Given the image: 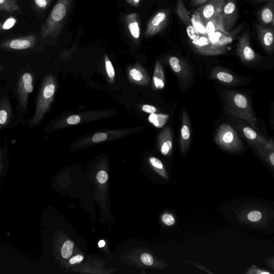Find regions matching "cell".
I'll list each match as a JSON object with an SVG mask.
<instances>
[{
  "label": "cell",
  "mask_w": 274,
  "mask_h": 274,
  "mask_svg": "<svg viewBox=\"0 0 274 274\" xmlns=\"http://www.w3.org/2000/svg\"><path fill=\"white\" fill-rule=\"evenodd\" d=\"M222 96L228 111L258 129L257 120L246 96L231 90L223 91Z\"/></svg>",
  "instance_id": "cell-1"
},
{
  "label": "cell",
  "mask_w": 274,
  "mask_h": 274,
  "mask_svg": "<svg viewBox=\"0 0 274 274\" xmlns=\"http://www.w3.org/2000/svg\"><path fill=\"white\" fill-rule=\"evenodd\" d=\"M8 113L5 110L0 111V124H4L7 120Z\"/></svg>",
  "instance_id": "cell-40"
},
{
  "label": "cell",
  "mask_w": 274,
  "mask_h": 274,
  "mask_svg": "<svg viewBox=\"0 0 274 274\" xmlns=\"http://www.w3.org/2000/svg\"><path fill=\"white\" fill-rule=\"evenodd\" d=\"M187 28L188 35L192 40H197L201 36L199 32L192 26Z\"/></svg>",
  "instance_id": "cell-29"
},
{
  "label": "cell",
  "mask_w": 274,
  "mask_h": 274,
  "mask_svg": "<svg viewBox=\"0 0 274 274\" xmlns=\"http://www.w3.org/2000/svg\"><path fill=\"white\" fill-rule=\"evenodd\" d=\"M169 63L181 82L185 85L189 84L192 77V72L188 63L184 59L177 58L176 56L170 57Z\"/></svg>",
  "instance_id": "cell-5"
},
{
  "label": "cell",
  "mask_w": 274,
  "mask_h": 274,
  "mask_svg": "<svg viewBox=\"0 0 274 274\" xmlns=\"http://www.w3.org/2000/svg\"><path fill=\"white\" fill-rule=\"evenodd\" d=\"M176 13L178 18L186 25L187 27L192 26L189 13L182 0H178Z\"/></svg>",
  "instance_id": "cell-20"
},
{
  "label": "cell",
  "mask_w": 274,
  "mask_h": 274,
  "mask_svg": "<svg viewBox=\"0 0 274 274\" xmlns=\"http://www.w3.org/2000/svg\"><path fill=\"white\" fill-rule=\"evenodd\" d=\"M141 261L146 266H152L153 264V259L151 255L144 254L141 256Z\"/></svg>",
  "instance_id": "cell-33"
},
{
  "label": "cell",
  "mask_w": 274,
  "mask_h": 274,
  "mask_svg": "<svg viewBox=\"0 0 274 274\" xmlns=\"http://www.w3.org/2000/svg\"><path fill=\"white\" fill-rule=\"evenodd\" d=\"M84 259V257L81 255H77L73 257L70 261V264L74 265L79 263Z\"/></svg>",
  "instance_id": "cell-39"
},
{
  "label": "cell",
  "mask_w": 274,
  "mask_h": 274,
  "mask_svg": "<svg viewBox=\"0 0 274 274\" xmlns=\"http://www.w3.org/2000/svg\"><path fill=\"white\" fill-rule=\"evenodd\" d=\"M107 133L104 132H98L93 137V142L95 143L104 142L107 140Z\"/></svg>",
  "instance_id": "cell-31"
},
{
  "label": "cell",
  "mask_w": 274,
  "mask_h": 274,
  "mask_svg": "<svg viewBox=\"0 0 274 274\" xmlns=\"http://www.w3.org/2000/svg\"><path fill=\"white\" fill-rule=\"evenodd\" d=\"M273 0L262 8L259 11V17L261 24L266 26H271L273 28L274 26L273 16Z\"/></svg>",
  "instance_id": "cell-16"
},
{
  "label": "cell",
  "mask_w": 274,
  "mask_h": 274,
  "mask_svg": "<svg viewBox=\"0 0 274 274\" xmlns=\"http://www.w3.org/2000/svg\"><path fill=\"white\" fill-rule=\"evenodd\" d=\"M105 61L106 70L109 79V81L110 83H114V81H115L116 77L115 70H114V68L111 62L106 55H105Z\"/></svg>",
  "instance_id": "cell-24"
},
{
  "label": "cell",
  "mask_w": 274,
  "mask_h": 274,
  "mask_svg": "<svg viewBox=\"0 0 274 274\" xmlns=\"http://www.w3.org/2000/svg\"><path fill=\"white\" fill-rule=\"evenodd\" d=\"M254 1L257 2H263L266 1H273V0H254Z\"/></svg>",
  "instance_id": "cell-45"
},
{
  "label": "cell",
  "mask_w": 274,
  "mask_h": 274,
  "mask_svg": "<svg viewBox=\"0 0 274 274\" xmlns=\"http://www.w3.org/2000/svg\"><path fill=\"white\" fill-rule=\"evenodd\" d=\"M241 131L249 143L256 145L260 150H262L268 142L264 136L259 134L250 127H242Z\"/></svg>",
  "instance_id": "cell-13"
},
{
  "label": "cell",
  "mask_w": 274,
  "mask_h": 274,
  "mask_svg": "<svg viewBox=\"0 0 274 274\" xmlns=\"http://www.w3.org/2000/svg\"><path fill=\"white\" fill-rule=\"evenodd\" d=\"M129 29L132 36L135 39H139L140 37V29L138 22L134 21L129 26Z\"/></svg>",
  "instance_id": "cell-28"
},
{
  "label": "cell",
  "mask_w": 274,
  "mask_h": 274,
  "mask_svg": "<svg viewBox=\"0 0 274 274\" xmlns=\"http://www.w3.org/2000/svg\"><path fill=\"white\" fill-rule=\"evenodd\" d=\"M140 1V0H134V2L135 3H138Z\"/></svg>",
  "instance_id": "cell-46"
},
{
  "label": "cell",
  "mask_w": 274,
  "mask_h": 274,
  "mask_svg": "<svg viewBox=\"0 0 274 274\" xmlns=\"http://www.w3.org/2000/svg\"><path fill=\"white\" fill-rule=\"evenodd\" d=\"M128 75L131 83L139 85H147L150 83V77L144 68L139 64L130 66Z\"/></svg>",
  "instance_id": "cell-10"
},
{
  "label": "cell",
  "mask_w": 274,
  "mask_h": 274,
  "mask_svg": "<svg viewBox=\"0 0 274 274\" xmlns=\"http://www.w3.org/2000/svg\"><path fill=\"white\" fill-rule=\"evenodd\" d=\"M215 142L223 149L230 152L241 151L243 143L236 131L226 123L222 124L217 131Z\"/></svg>",
  "instance_id": "cell-2"
},
{
  "label": "cell",
  "mask_w": 274,
  "mask_h": 274,
  "mask_svg": "<svg viewBox=\"0 0 274 274\" xmlns=\"http://www.w3.org/2000/svg\"><path fill=\"white\" fill-rule=\"evenodd\" d=\"M191 21L192 26L196 29L201 36H208L204 25L197 11L192 15Z\"/></svg>",
  "instance_id": "cell-21"
},
{
  "label": "cell",
  "mask_w": 274,
  "mask_h": 274,
  "mask_svg": "<svg viewBox=\"0 0 274 274\" xmlns=\"http://www.w3.org/2000/svg\"><path fill=\"white\" fill-rule=\"evenodd\" d=\"M223 27L229 32L232 30L238 18L237 8L235 0H225L221 12Z\"/></svg>",
  "instance_id": "cell-6"
},
{
  "label": "cell",
  "mask_w": 274,
  "mask_h": 274,
  "mask_svg": "<svg viewBox=\"0 0 274 274\" xmlns=\"http://www.w3.org/2000/svg\"><path fill=\"white\" fill-rule=\"evenodd\" d=\"M150 162L153 167H154L156 169H157V171H159V174H161L162 176L164 177H167L166 171L164 169V165L162 162L159 161V159L155 157H151L150 158Z\"/></svg>",
  "instance_id": "cell-26"
},
{
  "label": "cell",
  "mask_w": 274,
  "mask_h": 274,
  "mask_svg": "<svg viewBox=\"0 0 274 274\" xmlns=\"http://www.w3.org/2000/svg\"><path fill=\"white\" fill-rule=\"evenodd\" d=\"M208 38L213 44L218 47H225L233 40L232 36H228L221 31H217L211 36H208Z\"/></svg>",
  "instance_id": "cell-19"
},
{
  "label": "cell",
  "mask_w": 274,
  "mask_h": 274,
  "mask_svg": "<svg viewBox=\"0 0 274 274\" xmlns=\"http://www.w3.org/2000/svg\"><path fill=\"white\" fill-rule=\"evenodd\" d=\"M165 86V77L162 65L159 61L156 63L153 77L152 88L154 89H162Z\"/></svg>",
  "instance_id": "cell-18"
},
{
  "label": "cell",
  "mask_w": 274,
  "mask_h": 274,
  "mask_svg": "<svg viewBox=\"0 0 274 274\" xmlns=\"http://www.w3.org/2000/svg\"><path fill=\"white\" fill-rule=\"evenodd\" d=\"M269 161L273 167L274 166V153L273 151H272V152L269 154Z\"/></svg>",
  "instance_id": "cell-42"
},
{
  "label": "cell",
  "mask_w": 274,
  "mask_h": 274,
  "mask_svg": "<svg viewBox=\"0 0 274 274\" xmlns=\"http://www.w3.org/2000/svg\"><path fill=\"white\" fill-rule=\"evenodd\" d=\"M105 244H106V243L104 241V240H101V241H100L98 243V246L99 247L101 248V247H104L105 246Z\"/></svg>",
  "instance_id": "cell-43"
},
{
  "label": "cell",
  "mask_w": 274,
  "mask_h": 274,
  "mask_svg": "<svg viewBox=\"0 0 274 274\" xmlns=\"http://www.w3.org/2000/svg\"><path fill=\"white\" fill-rule=\"evenodd\" d=\"M162 220L164 223L168 226L173 225L175 222L174 216L170 214H165L163 216Z\"/></svg>",
  "instance_id": "cell-34"
},
{
  "label": "cell",
  "mask_w": 274,
  "mask_h": 274,
  "mask_svg": "<svg viewBox=\"0 0 274 274\" xmlns=\"http://www.w3.org/2000/svg\"><path fill=\"white\" fill-rule=\"evenodd\" d=\"M211 77L226 84L235 85L238 82V80L233 75L219 67L215 68L212 71Z\"/></svg>",
  "instance_id": "cell-17"
},
{
  "label": "cell",
  "mask_w": 274,
  "mask_h": 274,
  "mask_svg": "<svg viewBox=\"0 0 274 274\" xmlns=\"http://www.w3.org/2000/svg\"><path fill=\"white\" fill-rule=\"evenodd\" d=\"M204 25L208 36H211V34L217 31H221L228 36H232L231 34L226 32L224 28L221 13L216 15L206 21Z\"/></svg>",
  "instance_id": "cell-14"
},
{
  "label": "cell",
  "mask_w": 274,
  "mask_h": 274,
  "mask_svg": "<svg viewBox=\"0 0 274 274\" xmlns=\"http://www.w3.org/2000/svg\"><path fill=\"white\" fill-rule=\"evenodd\" d=\"M97 179L101 184H105L108 179V175L105 171H100L97 176Z\"/></svg>",
  "instance_id": "cell-36"
},
{
  "label": "cell",
  "mask_w": 274,
  "mask_h": 274,
  "mask_svg": "<svg viewBox=\"0 0 274 274\" xmlns=\"http://www.w3.org/2000/svg\"><path fill=\"white\" fill-rule=\"evenodd\" d=\"M247 218L249 221L256 222L262 218V214L257 211L250 212L247 215Z\"/></svg>",
  "instance_id": "cell-30"
},
{
  "label": "cell",
  "mask_w": 274,
  "mask_h": 274,
  "mask_svg": "<svg viewBox=\"0 0 274 274\" xmlns=\"http://www.w3.org/2000/svg\"><path fill=\"white\" fill-rule=\"evenodd\" d=\"M19 9L20 7L16 0H0V11L11 13Z\"/></svg>",
  "instance_id": "cell-23"
},
{
  "label": "cell",
  "mask_w": 274,
  "mask_h": 274,
  "mask_svg": "<svg viewBox=\"0 0 274 274\" xmlns=\"http://www.w3.org/2000/svg\"><path fill=\"white\" fill-rule=\"evenodd\" d=\"M237 53L239 59L245 63L253 62L258 58V55L251 47L249 34L247 31L238 39Z\"/></svg>",
  "instance_id": "cell-4"
},
{
  "label": "cell",
  "mask_w": 274,
  "mask_h": 274,
  "mask_svg": "<svg viewBox=\"0 0 274 274\" xmlns=\"http://www.w3.org/2000/svg\"><path fill=\"white\" fill-rule=\"evenodd\" d=\"M169 119V116L164 113H151L148 121L157 128H162L165 126Z\"/></svg>",
  "instance_id": "cell-22"
},
{
  "label": "cell",
  "mask_w": 274,
  "mask_h": 274,
  "mask_svg": "<svg viewBox=\"0 0 274 274\" xmlns=\"http://www.w3.org/2000/svg\"><path fill=\"white\" fill-rule=\"evenodd\" d=\"M210 0H191V4L194 6H201L209 2Z\"/></svg>",
  "instance_id": "cell-41"
},
{
  "label": "cell",
  "mask_w": 274,
  "mask_h": 274,
  "mask_svg": "<svg viewBox=\"0 0 274 274\" xmlns=\"http://www.w3.org/2000/svg\"><path fill=\"white\" fill-rule=\"evenodd\" d=\"M258 36L262 47L269 53L273 52V29L262 25H256Z\"/></svg>",
  "instance_id": "cell-9"
},
{
  "label": "cell",
  "mask_w": 274,
  "mask_h": 274,
  "mask_svg": "<svg viewBox=\"0 0 274 274\" xmlns=\"http://www.w3.org/2000/svg\"><path fill=\"white\" fill-rule=\"evenodd\" d=\"M169 11H159L152 19L150 25L149 32L154 34L161 31L167 25L169 18Z\"/></svg>",
  "instance_id": "cell-15"
},
{
  "label": "cell",
  "mask_w": 274,
  "mask_h": 274,
  "mask_svg": "<svg viewBox=\"0 0 274 274\" xmlns=\"http://www.w3.org/2000/svg\"><path fill=\"white\" fill-rule=\"evenodd\" d=\"M142 110L145 112L151 114L155 113L157 111V109L155 107L148 105H144L142 107Z\"/></svg>",
  "instance_id": "cell-38"
},
{
  "label": "cell",
  "mask_w": 274,
  "mask_h": 274,
  "mask_svg": "<svg viewBox=\"0 0 274 274\" xmlns=\"http://www.w3.org/2000/svg\"><path fill=\"white\" fill-rule=\"evenodd\" d=\"M225 0H210L196 10L203 24L216 15L221 13Z\"/></svg>",
  "instance_id": "cell-7"
},
{
  "label": "cell",
  "mask_w": 274,
  "mask_h": 274,
  "mask_svg": "<svg viewBox=\"0 0 274 274\" xmlns=\"http://www.w3.org/2000/svg\"><path fill=\"white\" fill-rule=\"evenodd\" d=\"M74 243L71 241H67L63 244L61 249L62 256L64 259L70 258L73 253Z\"/></svg>",
  "instance_id": "cell-25"
},
{
  "label": "cell",
  "mask_w": 274,
  "mask_h": 274,
  "mask_svg": "<svg viewBox=\"0 0 274 274\" xmlns=\"http://www.w3.org/2000/svg\"><path fill=\"white\" fill-rule=\"evenodd\" d=\"M22 81H24L25 87L29 93H32L33 90L32 85V78L31 75L29 73H26L22 76Z\"/></svg>",
  "instance_id": "cell-27"
},
{
  "label": "cell",
  "mask_w": 274,
  "mask_h": 274,
  "mask_svg": "<svg viewBox=\"0 0 274 274\" xmlns=\"http://www.w3.org/2000/svg\"><path fill=\"white\" fill-rule=\"evenodd\" d=\"M194 49L202 55L214 56L225 54L227 48L218 47L213 44L209 40L208 36H200L199 39L191 42Z\"/></svg>",
  "instance_id": "cell-3"
},
{
  "label": "cell",
  "mask_w": 274,
  "mask_h": 274,
  "mask_svg": "<svg viewBox=\"0 0 274 274\" xmlns=\"http://www.w3.org/2000/svg\"><path fill=\"white\" fill-rule=\"evenodd\" d=\"M16 19L13 17H10L6 19L4 22V24H3L5 31L14 27L16 24Z\"/></svg>",
  "instance_id": "cell-32"
},
{
  "label": "cell",
  "mask_w": 274,
  "mask_h": 274,
  "mask_svg": "<svg viewBox=\"0 0 274 274\" xmlns=\"http://www.w3.org/2000/svg\"><path fill=\"white\" fill-rule=\"evenodd\" d=\"M191 140V123L190 118L186 110L182 114L181 127L179 139L181 152L185 153L189 147Z\"/></svg>",
  "instance_id": "cell-8"
},
{
  "label": "cell",
  "mask_w": 274,
  "mask_h": 274,
  "mask_svg": "<svg viewBox=\"0 0 274 274\" xmlns=\"http://www.w3.org/2000/svg\"><path fill=\"white\" fill-rule=\"evenodd\" d=\"M37 36L36 35H29L18 38L8 40L3 43V47L6 48L22 50L28 49L36 43Z\"/></svg>",
  "instance_id": "cell-12"
},
{
  "label": "cell",
  "mask_w": 274,
  "mask_h": 274,
  "mask_svg": "<svg viewBox=\"0 0 274 274\" xmlns=\"http://www.w3.org/2000/svg\"><path fill=\"white\" fill-rule=\"evenodd\" d=\"M158 145L162 153L169 155L173 150V135L169 127H165L158 136Z\"/></svg>",
  "instance_id": "cell-11"
},
{
  "label": "cell",
  "mask_w": 274,
  "mask_h": 274,
  "mask_svg": "<svg viewBox=\"0 0 274 274\" xmlns=\"http://www.w3.org/2000/svg\"><path fill=\"white\" fill-rule=\"evenodd\" d=\"M81 117L78 116H73L67 119L66 122L68 124L76 125L81 122Z\"/></svg>",
  "instance_id": "cell-37"
},
{
  "label": "cell",
  "mask_w": 274,
  "mask_h": 274,
  "mask_svg": "<svg viewBox=\"0 0 274 274\" xmlns=\"http://www.w3.org/2000/svg\"><path fill=\"white\" fill-rule=\"evenodd\" d=\"M34 4L36 8L42 10L48 7L49 0H34Z\"/></svg>",
  "instance_id": "cell-35"
},
{
  "label": "cell",
  "mask_w": 274,
  "mask_h": 274,
  "mask_svg": "<svg viewBox=\"0 0 274 274\" xmlns=\"http://www.w3.org/2000/svg\"><path fill=\"white\" fill-rule=\"evenodd\" d=\"M4 31L3 24L2 21H0V33H2Z\"/></svg>",
  "instance_id": "cell-44"
}]
</instances>
